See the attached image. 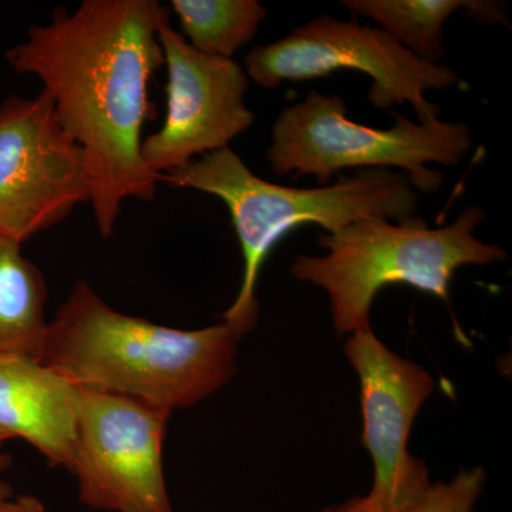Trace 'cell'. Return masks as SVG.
<instances>
[{"mask_svg": "<svg viewBox=\"0 0 512 512\" xmlns=\"http://www.w3.org/2000/svg\"><path fill=\"white\" fill-rule=\"evenodd\" d=\"M330 510H332V508H326V510H322V511H318V512H330Z\"/></svg>", "mask_w": 512, "mask_h": 512, "instance_id": "ffe728a7", "label": "cell"}, {"mask_svg": "<svg viewBox=\"0 0 512 512\" xmlns=\"http://www.w3.org/2000/svg\"><path fill=\"white\" fill-rule=\"evenodd\" d=\"M0 512H47L39 498L32 495L0 498Z\"/></svg>", "mask_w": 512, "mask_h": 512, "instance_id": "2e32d148", "label": "cell"}, {"mask_svg": "<svg viewBox=\"0 0 512 512\" xmlns=\"http://www.w3.org/2000/svg\"><path fill=\"white\" fill-rule=\"evenodd\" d=\"M484 217L483 208L474 205L441 228H430L417 215L356 221L333 234H320V247L328 254L301 255L291 272L328 292L336 332L352 335L370 328L373 301L386 286L409 285L447 303L461 266L504 261L503 248L474 235Z\"/></svg>", "mask_w": 512, "mask_h": 512, "instance_id": "277c9868", "label": "cell"}, {"mask_svg": "<svg viewBox=\"0 0 512 512\" xmlns=\"http://www.w3.org/2000/svg\"><path fill=\"white\" fill-rule=\"evenodd\" d=\"M90 202L82 148L45 90L0 103V232L25 244Z\"/></svg>", "mask_w": 512, "mask_h": 512, "instance_id": "ba28073f", "label": "cell"}, {"mask_svg": "<svg viewBox=\"0 0 512 512\" xmlns=\"http://www.w3.org/2000/svg\"><path fill=\"white\" fill-rule=\"evenodd\" d=\"M49 289L22 244L0 232V355L42 362Z\"/></svg>", "mask_w": 512, "mask_h": 512, "instance_id": "4fadbf2b", "label": "cell"}, {"mask_svg": "<svg viewBox=\"0 0 512 512\" xmlns=\"http://www.w3.org/2000/svg\"><path fill=\"white\" fill-rule=\"evenodd\" d=\"M178 32L197 52L234 59L247 46L266 19V10L256 0H173Z\"/></svg>", "mask_w": 512, "mask_h": 512, "instance_id": "5bb4252c", "label": "cell"}, {"mask_svg": "<svg viewBox=\"0 0 512 512\" xmlns=\"http://www.w3.org/2000/svg\"><path fill=\"white\" fill-rule=\"evenodd\" d=\"M345 353L359 376L362 444L375 466L362 503L370 512H402L430 485L429 468L409 453V437L433 377L387 349L370 328L352 333Z\"/></svg>", "mask_w": 512, "mask_h": 512, "instance_id": "30bf717a", "label": "cell"}, {"mask_svg": "<svg viewBox=\"0 0 512 512\" xmlns=\"http://www.w3.org/2000/svg\"><path fill=\"white\" fill-rule=\"evenodd\" d=\"M12 464V458H10L9 454L0 453V473L5 471ZM13 490L12 487L8 483H3L0 481V498L12 497Z\"/></svg>", "mask_w": 512, "mask_h": 512, "instance_id": "e0dca14e", "label": "cell"}, {"mask_svg": "<svg viewBox=\"0 0 512 512\" xmlns=\"http://www.w3.org/2000/svg\"><path fill=\"white\" fill-rule=\"evenodd\" d=\"M171 412L80 389L72 464L83 504L109 512H174L164 474Z\"/></svg>", "mask_w": 512, "mask_h": 512, "instance_id": "52a82bcc", "label": "cell"}, {"mask_svg": "<svg viewBox=\"0 0 512 512\" xmlns=\"http://www.w3.org/2000/svg\"><path fill=\"white\" fill-rule=\"evenodd\" d=\"M352 15L375 20L417 59L439 64L444 57L443 26L457 10L490 25H508L503 3L488 0H343Z\"/></svg>", "mask_w": 512, "mask_h": 512, "instance_id": "7c38bea8", "label": "cell"}, {"mask_svg": "<svg viewBox=\"0 0 512 512\" xmlns=\"http://www.w3.org/2000/svg\"><path fill=\"white\" fill-rule=\"evenodd\" d=\"M167 67V111L163 126L144 138L141 156L157 175L229 148L254 124L247 103L249 79L234 59L197 52L171 25L160 30Z\"/></svg>", "mask_w": 512, "mask_h": 512, "instance_id": "9c48e42d", "label": "cell"}, {"mask_svg": "<svg viewBox=\"0 0 512 512\" xmlns=\"http://www.w3.org/2000/svg\"><path fill=\"white\" fill-rule=\"evenodd\" d=\"M9 437L6 436V434L0 433V444L6 443V441H9Z\"/></svg>", "mask_w": 512, "mask_h": 512, "instance_id": "d6986e66", "label": "cell"}, {"mask_svg": "<svg viewBox=\"0 0 512 512\" xmlns=\"http://www.w3.org/2000/svg\"><path fill=\"white\" fill-rule=\"evenodd\" d=\"M170 19V8L157 0H84L73 12L56 9L6 53L16 73L42 82L82 148L104 239L114 234L124 201L156 198L160 181L141 146L154 111L148 86L164 64L160 30Z\"/></svg>", "mask_w": 512, "mask_h": 512, "instance_id": "6da1fadb", "label": "cell"}, {"mask_svg": "<svg viewBox=\"0 0 512 512\" xmlns=\"http://www.w3.org/2000/svg\"><path fill=\"white\" fill-rule=\"evenodd\" d=\"M244 69L248 79L264 89L357 70L372 79V106L387 110L409 103L419 123L440 119V107L427 100L426 93L451 89L458 83L457 73L447 64L417 59L384 30L329 15L311 20L276 42L255 47L245 57Z\"/></svg>", "mask_w": 512, "mask_h": 512, "instance_id": "8992f818", "label": "cell"}, {"mask_svg": "<svg viewBox=\"0 0 512 512\" xmlns=\"http://www.w3.org/2000/svg\"><path fill=\"white\" fill-rule=\"evenodd\" d=\"M80 389L39 360L0 355V433L35 447L53 466L72 464Z\"/></svg>", "mask_w": 512, "mask_h": 512, "instance_id": "8fae6325", "label": "cell"}, {"mask_svg": "<svg viewBox=\"0 0 512 512\" xmlns=\"http://www.w3.org/2000/svg\"><path fill=\"white\" fill-rule=\"evenodd\" d=\"M330 512H370L367 510L365 505L362 503V497L353 498L349 503L340 505V507L335 508V510H330Z\"/></svg>", "mask_w": 512, "mask_h": 512, "instance_id": "ac0fdd59", "label": "cell"}, {"mask_svg": "<svg viewBox=\"0 0 512 512\" xmlns=\"http://www.w3.org/2000/svg\"><path fill=\"white\" fill-rule=\"evenodd\" d=\"M484 481L483 468L461 471L450 483L430 484L402 512H473Z\"/></svg>", "mask_w": 512, "mask_h": 512, "instance_id": "9a60e30c", "label": "cell"}, {"mask_svg": "<svg viewBox=\"0 0 512 512\" xmlns=\"http://www.w3.org/2000/svg\"><path fill=\"white\" fill-rule=\"evenodd\" d=\"M160 183L205 192L227 205L244 258L237 298L222 322L244 336L259 316V274L272 249L296 228L319 225L333 234L367 218L400 221L416 215L420 197L406 174L360 170L319 188L285 187L252 173L231 148L161 175Z\"/></svg>", "mask_w": 512, "mask_h": 512, "instance_id": "3957f363", "label": "cell"}, {"mask_svg": "<svg viewBox=\"0 0 512 512\" xmlns=\"http://www.w3.org/2000/svg\"><path fill=\"white\" fill-rule=\"evenodd\" d=\"M241 336L227 323L183 330L111 308L77 281L47 326L42 362L79 389L187 409L220 390L237 370Z\"/></svg>", "mask_w": 512, "mask_h": 512, "instance_id": "7a4b0ae2", "label": "cell"}, {"mask_svg": "<svg viewBox=\"0 0 512 512\" xmlns=\"http://www.w3.org/2000/svg\"><path fill=\"white\" fill-rule=\"evenodd\" d=\"M340 96L312 90L301 103L281 111L272 128L266 160L276 175L293 180L313 175L319 185L346 168L406 171L414 190L436 192L443 174L430 164L456 165L473 148L467 124L440 119L413 123L397 116L393 127L380 130L346 116Z\"/></svg>", "mask_w": 512, "mask_h": 512, "instance_id": "5b68a950", "label": "cell"}, {"mask_svg": "<svg viewBox=\"0 0 512 512\" xmlns=\"http://www.w3.org/2000/svg\"><path fill=\"white\" fill-rule=\"evenodd\" d=\"M6 498V497H5Z\"/></svg>", "mask_w": 512, "mask_h": 512, "instance_id": "44dd1931", "label": "cell"}]
</instances>
